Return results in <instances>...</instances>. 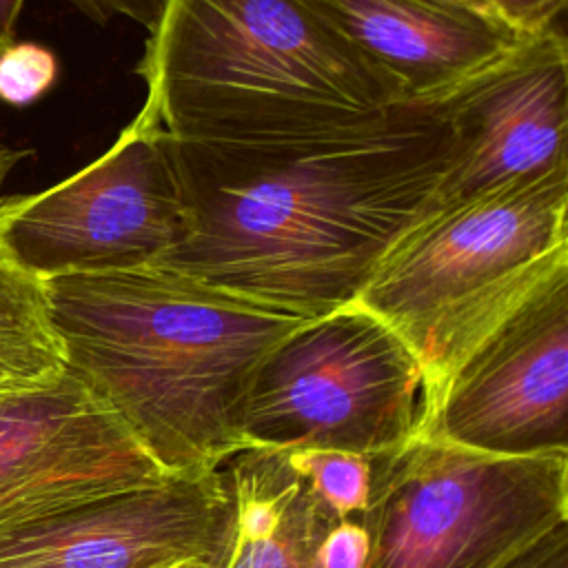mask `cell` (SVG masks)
Returning <instances> with one entry per match:
<instances>
[{"label": "cell", "mask_w": 568, "mask_h": 568, "mask_svg": "<svg viewBox=\"0 0 568 568\" xmlns=\"http://www.w3.org/2000/svg\"><path fill=\"white\" fill-rule=\"evenodd\" d=\"M169 144L184 233L158 264L302 320L355 304L453 158L442 106L408 102L346 138Z\"/></svg>", "instance_id": "obj_1"}, {"label": "cell", "mask_w": 568, "mask_h": 568, "mask_svg": "<svg viewBox=\"0 0 568 568\" xmlns=\"http://www.w3.org/2000/svg\"><path fill=\"white\" fill-rule=\"evenodd\" d=\"M67 371L169 477L246 450L237 410L262 357L302 317L149 264L42 280Z\"/></svg>", "instance_id": "obj_2"}, {"label": "cell", "mask_w": 568, "mask_h": 568, "mask_svg": "<svg viewBox=\"0 0 568 568\" xmlns=\"http://www.w3.org/2000/svg\"><path fill=\"white\" fill-rule=\"evenodd\" d=\"M135 71L138 118L173 142L333 140L406 104L306 0H162Z\"/></svg>", "instance_id": "obj_3"}, {"label": "cell", "mask_w": 568, "mask_h": 568, "mask_svg": "<svg viewBox=\"0 0 568 568\" xmlns=\"http://www.w3.org/2000/svg\"><path fill=\"white\" fill-rule=\"evenodd\" d=\"M568 255V169L419 220L355 300L390 326L422 371L419 424L490 320Z\"/></svg>", "instance_id": "obj_4"}, {"label": "cell", "mask_w": 568, "mask_h": 568, "mask_svg": "<svg viewBox=\"0 0 568 568\" xmlns=\"http://www.w3.org/2000/svg\"><path fill=\"white\" fill-rule=\"evenodd\" d=\"M366 568H504L568 521V453L481 455L426 433L371 457Z\"/></svg>", "instance_id": "obj_5"}, {"label": "cell", "mask_w": 568, "mask_h": 568, "mask_svg": "<svg viewBox=\"0 0 568 568\" xmlns=\"http://www.w3.org/2000/svg\"><path fill=\"white\" fill-rule=\"evenodd\" d=\"M413 351L357 304L304 320L257 364L237 410L246 448H333L375 457L419 424Z\"/></svg>", "instance_id": "obj_6"}, {"label": "cell", "mask_w": 568, "mask_h": 568, "mask_svg": "<svg viewBox=\"0 0 568 568\" xmlns=\"http://www.w3.org/2000/svg\"><path fill=\"white\" fill-rule=\"evenodd\" d=\"M182 233L169 138L138 115L75 175L0 200V253L40 280L158 264Z\"/></svg>", "instance_id": "obj_7"}, {"label": "cell", "mask_w": 568, "mask_h": 568, "mask_svg": "<svg viewBox=\"0 0 568 568\" xmlns=\"http://www.w3.org/2000/svg\"><path fill=\"white\" fill-rule=\"evenodd\" d=\"M415 433L493 457L568 453V255L490 320Z\"/></svg>", "instance_id": "obj_8"}, {"label": "cell", "mask_w": 568, "mask_h": 568, "mask_svg": "<svg viewBox=\"0 0 568 568\" xmlns=\"http://www.w3.org/2000/svg\"><path fill=\"white\" fill-rule=\"evenodd\" d=\"M166 479L173 477L69 371L49 386L0 395V539Z\"/></svg>", "instance_id": "obj_9"}, {"label": "cell", "mask_w": 568, "mask_h": 568, "mask_svg": "<svg viewBox=\"0 0 568 568\" xmlns=\"http://www.w3.org/2000/svg\"><path fill=\"white\" fill-rule=\"evenodd\" d=\"M439 106L453 131V158L419 220L513 184L566 171L568 47L564 33L555 27L521 40Z\"/></svg>", "instance_id": "obj_10"}, {"label": "cell", "mask_w": 568, "mask_h": 568, "mask_svg": "<svg viewBox=\"0 0 568 568\" xmlns=\"http://www.w3.org/2000/svg\"><path fill=\"white\" fill-rule=\"evenodd\" d=\"M233 499L220 468L102 497L0 539V568H220Z\"/></svg>", "instance_id": "obj_11"}, {"label": "cell", "mask_w": 568, "mask_h": 568, "mask_svg": "<svg viewBox=\"0 0 568 568\" xmlns=\"http://www.w3.org/2000/svg\"><path fill=\"white\" fill-rule=\"evenodd\" d=\"M306 2L410 104H439L526 40L444 0Z\"/></svg>", "instance_id": "obj_12"}, {"label": "cell", "mask_w": 568, "mask_h": 568, "mask_svg": "<svg viewBox=\"0 0 568 568\" xmlns=\"http://www.w3.org/2000/svg\"><path fill=\"white\" fill-rule=\"evenodd\" d=\"M229 462L233 532L220 568H320L322 541L337 517L284 453L246 448Z\"/></svg>", "instance_id": "obj_13"}, {"label": "cell", "mask_w": 568, "mask_h": 568, "mask_svg": "<svg viewBox=\"0 0 568 568\" xmlns=\"http://www.w3.org/2000/svg\"><path fill=\"white\" fill-rule=\"evenodd\" d=\"M64 373L44 282L0 253V395L49 386Z\"/></svg>", "instance_id": "obj_14"}, {"label": "cell", "mask_w": 568, "mask_h": 568, "mask_svg": "<svg viewBox=\"0 0 568 568\" xmlns=\"http://www.w3.org/2000/svg\"><path fill=\"white\" fill-rule=\"evenodd\" d=\"M282 453L293 473L337 519L359 517L368 497L371 457L333 448H288Z\"/></svg>", "instance_id": "obj_15"}, {"label": "cell", "mask_w": 568, "mask_h": 568, "mask_svg": "<svg viewBox=\"0 0 568 568\" xmlns=\"http://www.w3.org/2000/svg\"><path fill=\"white\" fill-rule=\"evenodd\" d=\"M58 75L53 53L38 44H11L0 53V100L22 106L38 100Z\"/></svg>", "instance_id": "obj_16"}, {"label": "cell", "mask_w": 568, "mask_h": 568, "mask_svg": "<svg viewBox=\"0 0 568 568\" xmlns=\"http://www.w3.org/2000/svg\"><path fill=\"white\" fill-rule=\"evenodd\" d=\"M488 16L521 38L555 29L568 0H481Z\"/></svg>", "instance_id": "obj_17"}, {"label": "cell", "mask_w": 568, "mask_h": 568, "mask_svg": "<svg viewBox=\"0 0 568 568\" xmlns=\"http://www.w3.org/2000/svg\"><path fill=\"white\" fill-rule=\"evenodd\" d=\"M368 537L355 519H337L320 548V568H366Z\"/></svg>", "instance_id": "obj_18"}, {"label": "cell", "mask_w": 568, "mask_h": 568, "mask_svg": "<svg viewBox=\"0 0 568 568\" xmlns=\"http://www.w3.org/2000/svg\"><path fill=\"white\" fill-rule=\"evenodd\" d=\"M69 2L98 24H106L115 18H126L146 29H151L162 7V0H69Z\"/></svg>", "instance_id": "obj_19"}, {"label": "cell", "mask_w": 568, "mask_h": 568, "mask_svg": "<svg viewBox=\"0 0 568 568\" xmlns=\"http://www.w3.org/2000/svg\"><path fill=\"white\" fill-rule=\"evenodd\" d=\"M504 568H568V521L541 535Z\"/></svg>", "instance_id": "obj_20"}, {"label": "cell", "mask_w": 568, "mask_h": 568, "mask_svg": "<svg viewBox=\"0 0 568 568\" xmlns=\"http://www.w3.org/2000/svg\"><path fill=\"white\" fill-rule=\"evenodd\" d=\"M24 0H0V53L16 40V24Z\"/></svg>", "instance_id": "obj_21"}, {"label": "cell", "mask_w": 568, "mask_h": 568, "mask_svg": "<svg viewBox=\"0 0 568 568\" xmlns=\"http://www.w3.org/2000/svg\"><path fill=\"white\" fill-rule=\"evenodd\" d=\"M18 160H20V153H18V151H11L9 146H4V144L0 142V186H2V182L7 180V175L11 173V169L16 166Z\"/></svg>", "instance_id": "obj_22"}, {"label": "cell", "mask_w": 568, "mask_h": 568, "mask_svg": "<svg viewBox=\"0 0 568 568\" xmlns=\"http://www.w3.org/2000/svg\"><path fill=\"white\" fill-rule=\"evenodd\" d=\"M444 2H450V4H455V7H464V9H470V11H475V13L488 16V11H486V7H484L481 0H444ZM488 18H490V16H488ZM495 22H497V20H495Z\"/></svg>", "instance_id": "obj_23"}, {"label": "cell", "mask_w": 568, "mask_h": 568, "mask_svg": "<svg viewBox=\"0 0 568 568\" xmlns=\"http://www.w3.org/2000/svg\"><path fill=\"white\" fill-rule=\"evenodd\" d=\"M164 568H209V566H204L200 561H175V564H169Z\"/></svg>", "instance_id": "obj_24"}]
</instances>
